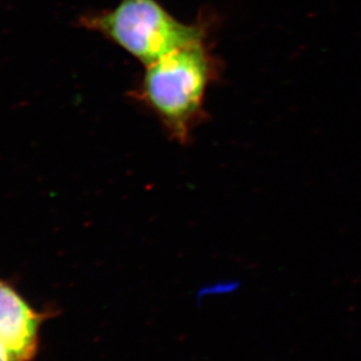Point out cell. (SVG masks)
Instances as JSON below:
<instances>
[{
	"instance_id": "6da1fadb",
	"label": "cell",
	"mask_w": 361,
	"mask_h": 361,
	"mask_svg": "<svg viewBox=\"0 0 361 361\" xmlns=\"http://www.w3.org/2000/svg\"><path fill=\"white\" fill-rule=\"evenodd\" d=\"M219 77V63L207 39L175 49L147 65L133 97L145 104L178 142L190 139L204 114V99Z\"/></svg>"
},
{
	"instance_id": "7a4b0ae2",
	"label": "cell",
	"mask_w": 361,
	"mask_h": 361,
	"mask_svg": "<svg viewBox=\"0 0 361 361\" xmlns=\"http://www.w3.org/2000/svg\"><path fill=\"white\" fill-rule=\"evenodd\" d=\"M81 27L97 32L147 66L168 53L207 39V26L187 24L157 0H120L111 10L88 12Z\"/></svg>"
},
{
	"instance_id": "3957f363",
	"label": "cell",
	"mask_w": 361,
	"mask_h": 361,
	"mask_svg": "<svg viewBox=\"0 0 361 361\" xmlns=\"http://www.w3.org/2000/svg\"><path fill=\"white\" fill-rule=\"evenodd\" d=\"M51 317L40 312L0 278V341L17 361H33L38 355L42 324Z\"/></svg>"
},
{
	"instance_id": "277c9868",
	"label": "cell",
	"mask_w": 361,
	"mask_h": 361,
	"mask_svg": "<svg viewBox=\"0 0 361 361\" xmlns=\"http://www.w3.org/2000/svg\"><path fill=\"white\" fill-rule=\"evenodd\" d=\"M242 281L240 279H219L202 284L195 291V302L203 304L210 299L224 298L235 295L242 288Z\"/></svg>"
},
{
	"instance_id": "5b68a950",
	"label": "cell",
	"mask_w": 361,
	"mask_h": 361,
	"mask_svg": "<svg viewBox=\"0 0 361 361\" xmlns=\"http://www.w3.org/2000/svg\"><path fill=\"white\" fill-rule=\"evenodd\" d=\"M0 361H17L1 341H0Z\"/></svg>"
}]
</instances>
